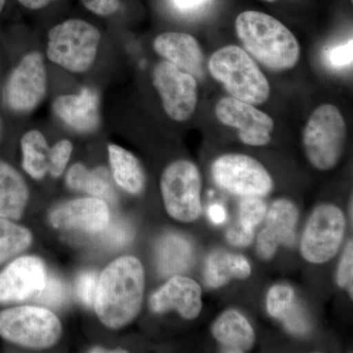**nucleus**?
I'll list each match as a JSON object with an SVG mask.
<instances>
[{"label":"nucleus","instance_id":"obj_1","mask_svg":"<svg viewBox=\"0 0 353 353\" xmlns=\"http://www.w3.org/2000/svg\"><path fill=\"white\" fill-rule=\"evenodd\" d=\"M145 292V271L134 256L116 259L97 282L94 307L105 326L119 329L138 316Z\"/></svg>","mask_w":353,"mask_h":353},{"label":"nucleus","instance_id":"obj_2","mask_svg":"<svg viewBox=\"0 0 353 353\" xmlns=\"http://www.w3.org/2000/svg\"><path fill=\"white\" fill-rule=\"evenodd\" d=\"M236 32L246 52L274 71L294 68L301 50L294 34L273 16L248 10L236 17Z\"/></svg>","mask_w":353,"mask_h":353},{"label":"nucleus","instance_id":"obj_3","mask_svg":"<svg viewBox=\"0 0 353 353\" xmlns=\"http://www.w3.org/2000/svg\"><path fill=\"white\" fill-rule=\"evenodd\" d=\"M211 77L234 99L259 105L268 101L270 83L254 59L238 46H226L209 58Z\"/></svg>","mask_w":353,"mask_h":353},{"label":"nucleus","instance_id":"obj_4","mask_svg":"<svg viewBox=\"0 0 353 353\" xmlns=\"http://www.w3.org/2000/svg\"><path fill=\"white\" fill-rule=\"evenodd\" d=\"M347 139V126L340 109L324 103L313 111L303 132L304 152L319 171H330L340 163Z\"/></svg>","mask_w":353,"mask_h":353},{"label":"nucleus","instance_id":"obj_5","mask_svg":"<svg viewBox=\"0 0 353 353\" xmlns=\"http://www.w3.org/2000/svg\"><path fill=\"white\" fill-rule=\"evenodd\" d=\"M101 34L80 19L65 21L48 32L46 55L53 63L72 73H83L94 63Z\"/></svg>","mask_w":353,"mask_h":353},{"label":"nucleus","instance_id":"obj_6","mask_svg":"<svg viewBox=\"0 0 353 353\" xmlns=\"http://www.w3.org/2000/svg\"><path fill=\"white\" fill-rule=\"evenodd\" d=\"M162 196L167 213L180 222L190 223L201 214V172L189 160L167 166L161 176Z\"/></svg>","mask_w":353,"mask_h":353},{"label":"nucleus","instance_id":"obj_7","mask_svg":"<svg viewBox=\"0 0 353 353\" xmlns=\"http://www.w3.org/2000/svg\"><path fill=\"white\" fill-rule=\"evenodd\" d=\"M61 332L59 319L48 309L22 306L0 313V336L25 347H50Z\"/></svg>","mask_w":353,"mask_h":353},{"label":"nucleus","instance_id":"obj_8","mask_svg":"<svg viewBox=\"0 0 353 353\" xmlns=\"http://www.w3.org/2000/svg\"><path fill=\"white\" fill-rule=\"evenodd\" d=\"M211 172L218 187L236 196L262 197L273 190L269 172L259 160L248 155H222L214 160Z\"/></svg>","mask_w":353,"mask_h":353},{"label":"nucleus","instance_id":"obj_9","mask_svg":"<svg viewBox=\"0 0 353 353\" xmlns=\"http://www.w3.org/2000/svg\"><path fill=\"white\" fill-rule=\"evenodd\" d=\"M343 211L334 204H321L313 210L301 243V253L306 261L323 264L340 250L345 232Z\"/></svg>","mask_w":353,"mask_h":353},{"label":"nucleus","instance_id":"obj_10","mask_svg":"<svg viewBox=\"0 0 353 353\" xmlns=\"http://www.w3.org/2000/svg\"><path fill=\"white\" fill-rule=\"evenodd\" d=\"M152 83L172 120L185 122L192 117L199 102V88L194 76L164 60L153 69Z\"/></svg>","mask_w":353,"mask_h":353},{"label":"nucleus","instance_id":"obj_11","mask_svg":"<svg viewBox=\"0 0 353 353\" xmlns=\"http://www.w3.org/2000/svg\"><path fill=\"white\" fill-rule=\"evenodd\" d=\"M48 75L43 55L28 53L13 70L4 88L7 105L15 112L27 113L37 108L46 97Z\"/></svg>","mask_w":353,"mask_h":353},{"label":"nucleus","instance_id":"obj_12","mask_svg":"<svg viewBox=\"0 0 353 353\" xmlns=\"http://www.w3.org/2000/svg\"><path fill=\"white\" fill-rule=\"evenodd\" d=\"M215 115L223 125L236 130L245 145L264 146L270 143L274 121L253 104L233 97H223L216 104Z\"/></svg>","mask_w":353,"mask_h":353},{"label":"nucleus","instance_id":"obj_13","mask_svg":"<svg viewBox=\"0 0 353 353\" xmlns=\"http://www.w3.org/2000/svg\"><path fill=\"white\" fill-rule=\"evenodd\" d=\"M266 217V226L257 238L256 252L261 259L270 260L279 245H292L296 241V228L299 213L296 204L289 199H278L272 204Z\"/></svg>","mask_w":353,"mask_h":353},{"label":"nucleus","instance_id":"obj_14","mask_svg":"<svg viewBox=\"0 0 353 353\" xmlns=\"http://www.w3.org/2000/svg\"><path fill=\"white\" fill-rule=\"evenodd\" d=\"M43 262L37 257H21L0 274V303L21 301L38 294L46 284Z\"/></svg>","mask_w":353,"mask_h":353},{"label":"nucleus","instance_id":"obj_15","mask_svg":"<svg viewBox=\"0 0 353 353\" xmlns=\"http://www.w3.org/2000/svg\"><path fill=\"white\" fill-rule=\"evenodd\" d=\"M150 308L154 313L174 309L185 319H196L202 309L201 285L192 279L174 276L150 296Z\"/></svg>","mask_w":353,"mask_h":353},{"label":"nucleus","instance_id":"obj_16","mask_svg":"<svg viewBox=\"0 0 353 353\" xmlns=\"http://www.w3.org/2000/svg\"><path fill=\"white\" fill-rule=\"evenodd\" d=\"M50 221L61 229L99 234L108 226L109 210L105 202L97 197L75 199L55 209Z\"/></svg>","mask_w":353,"mask_h":353},{"label":"nucleus","instance_id":"obj_17","mask_svg":"<svg viewBox=\"0 0 353 353\" xmlns=\"http://www.w3.org/2000/svg\"><path fill=\"white\" fill-rule=\"evenodd\" d=\"M153 50L166 61L196 79L205 74V58L199 41L187 32H163L153 41Z\"/></svg>","mask_w":353,"mask_h":353},{"label":"nucleus","instance_id":"obj_18","mask_svg":"<svg viewBox=\"0 0 353 353\" xmlns=\"http://www.w3.org/2000/svg\"><path fill=\"white\" fill-rule=\"evenodd\" d=\"M99 97L90 88L79 94L61 95L53 102V110L60 120L75 131L88 132L99 124Z\"/></svg>","mask_w":353,"mask_h":353},{"label":"nucleus","instance_id":"obj_19","mask_svg":"<svg viewBox=\"0 0 353 353\" xmlns=\"http://www.w3.org/2000/svg\"><path fill=\"white\" fill-rule=\"evenodd\" d=\"M211 332L225 352H248L254 345L255 334L252 325L234 309L223 312L213 323Z\"/></svg>","mask_w":353,"mask_h":353},{"label":"nucleus","instance_id":"obj_20","mask_svg":"<svg viewBox=\"0 0 353 353\" xmlns=\"http://www.w3.org/2000/svg\"><path fill=\"white\" fill-rule=\"evenodd\" d=\"M250 274L252 267L243 255L215 252L206 260L204 282L211 289H218L233 279L245 280Z\"/></svg>","mask_w":353,"mask_h":353},{"label":"nucleus","instance_id":"obj_21","mask_svg":"<svg viewBox=\"0 0 353 353\" xmlns=\"http://www.w3.org/2000/svg\"><path fill=\"white\" fill-rule=\"evenodd\" d=\"M27 185L13 167L0 160V217L20 219L27 204Z\"/></svg>","mask_w":353,"mask_h":353},{"label":"nucleus","instance_id":"obj_22","mask_svg":"<svg viewBox=\"0 0 353 353\" xmlns=\"http://www.w3.org/2000/svg\"><path fill=\"white\" fill-rule=\"evenodd\" d=\"M108 152L116 183L130 194H139L145 188V176L138 158L116 145H109Z\"/></svg>","mask_w":353,"mask_h":353},{"label":"nucleus","instance_id":"obj_23","mask_svg":"<svg viewBox=\"0 0 353 353\" xmlns=\"http://www.w3.org/2000/svg\"><path fill=\"white\" fill-rule=\"evenodd\" d=\"M192 255L194 250L187 239L180 234H166L157 246L158 269L164 276L181 273L192 263Z\"/></svg>","mask_w":353,"mask_h":353},{"label":"nucleus","instance_id":"obj_24","mask_svg":"<svg viewBox=\"0 0 353 353\" xmlns=\"http://www.w3.org/2000/svg\"><path fill=\"white\" fill-rule=\"evenodd\" d=\"M66 183L71 189L83 190L102 201L113 202L117 199L108 171L104 168L90 171L82 164H75L67 174Z\"/></svg>","mask_w":353,"mask_h":353},{"label":"nucleus","instance_id":"obj_25","mask_svg":"<svg viewBox=\"0 0 353 353\" xmlns=\"http://www.w3.org/2000/svg\"><path fill=\"white\" fill-rule=\"evenodd\" d=\"M23 152V168L34 179H43L50 168V150L43 134L30 131L21 141Z\"/></svg>","mask_w":353,"mask_h":353},{"label":"nucleus","instance_id":"obj_26","mask_svg":"<svg viewBox=\"0 0 353 353\" xmlns=\"http://www.w3.org/2000/svg\"><path fill=\"white\" fill-rule=\"evenodd\" d=\"M31 243L29 230L0 217V262L26 250Z\"/></svg>","mask_w":353,"mask_h":353},{"label":"nucleus","instance_id":"obj_27","mask_svg":"<svg viewBox=\"0 0 353 353\" xmlns=\"http://www.w3.org/2000/svg\"><path fill=\"white\" fill-rule=\"evenodd\" d=\"M294 292L288 285H273L267 294L266 306L269 314L282 319L294 304Z\"/></svg>","mask_w":353,"mask_h":353},{"label":"nucleus","instance_id":"obj_28","mask_svg":"<svg viewBox=\"0 0 353 353\" xmlns=\"http://www.w3.org/2000/svg\"><path fill=\"white\" fill-rule=\"evenodd\" d=\"M69 296L68 287L55 276L46 277V284L36 296V301L43 305L57 308L64 304Z\"/></svg>","mask_w":353,"mask_h":353},{"label":"nucleus","instance_id":"obj_29","mask_svg":"<svg viewBox=\"0 0 353 353\" xmlns=\"http://www.w3.org/2000/svg\"><path fill=\"white\" fill-rule=\"evenodd\" d=\"M266 204L257 196H243L240 205V225L248 231H254L266 216Z\"/></svg>","mask_w":353,"mask_h":353},{"label":"nucleus","instance_id":"obj_30","mask_svg":"<svg viewBox=\"0 0 353 353\" xmlns=\"http://www.w3.org/2000/svg\"><path fill=\"white\" fill-rule=\"evenodd\" d=\"M101 234L102 243L110 248H122L134 239V230L131 225L122 219L114 220Z\"/></svg>","mask_w":353,"mask_h":353},{"label":"nucleus","instance_id":"obj_31","mask_svg":"<svg viewBox=\"0 0 353 353\" xmlns=\"http://www.w3.org/2000/svg\"><path fill=\"white\" fill-rule=\"evenodd\" d=\"M336 284L341 289H345L350 296H353V243L348 241L343 250L338 271H336Z\"/></svg>","mask_w":353,"mask_h":353},{"label":"nucleus","instance_id":"obj_32","mask_svg":"<svg viewBox=\"0 0 353 353\" xmlns=\"http://www.w3.org/2000/svg\"><path fill=\"white\" fill-rule=\"evenodd\" d=\"M72 150H73V145H72L71 141H67V139L58 141L57 145L50 148L48 171L51 176L62 175L68 164L70 157H71Z\"/></svg>","mask_w":353,"mask_h":353},{"label":"nucleus","instance_id":"obj_33","mask_svg":"<svg viewBox=\"0 0 353 353\" xmlns=\"http://www.w3.org/2000/svg\"><path fill=\"white\" fill-rule=\"evenodd\" d=\"M352 39L330 48L325 52L327 64L334 70L348 69L352 65Z\"/></svg>","mask_w":353,"mask_h":353},{"label":"nucleus","instance_id":"obj_34","mask_svg":"<svg viewBox=\"0 0 353 353\" xmlns=\"http://www.w3.org/2000/svg\"><path fill=\"white\" fill-rule=\"evenodd\" d=\"M97 282L99 278L95 272H85L77 281L76 289L79 299L88 307L94 303Z\"/></svg>","mask_w":353,"mask_h":353},{"label":"nucleus","instance_id":"obj_35","mask_svg":"<svg viewBox=\"0 0 353 353\" xmlns=\"http://www.w3.org/2000/svg\"><path fill=\"white\" fill-rule=\"evenodd\" d=\"M285 323V327L290 333L296 334H304L309 331V320L307 316L301 306L292 304L290 310L282 318Z\"/></svg>","mask_w":353,"mask_h":353},{"label":"nucleus","instance_id":"obj_36","mask_svg":"<svg viewBox=\"0 0 353 353\" xmlns=\"http://www.w3.org/2000/svg\"><path fill=\"white\" fill-rule=\"evenodd\" d=\"M90 12L99 16H110L117 12L120 0H81Z\"/></svg>","mask_w":353,"mask_h":353},{"label":"nucleus","instance_id":"obj_37","mask_svg":"<svg viewBox=\"0 0 353 353\" xmlns=\"http://www.w3.org/2000/svg\"><path fill=\"white\" fill-rule=\"evenodd\" d=\"M227 241L234 246H248L252 243L254 231H248L243 227H234L230 229L226 234Z\"/></svg>","mask_w":353,"mask_h":353},{"label":"nucleus","instance_id":"obj_38","mask_svg":"<svg viewBox=\"0 0 353 353\" xmlns=\"http://www.w3.org/2000/svg\"><path fill=\"white\" fill-rule=\"evenodd\" d=\"M174 6L183 13H192L208 6L210 0H172Z\"/></svg>","mask_w":353,"mask_h":353},{"label":"nucleus","instance_id":"obj_39","mask_svg":"<svg viewBox=\"0 0 353 353\" xmlns=\"http://www.w3.org/2000/svg\"><path fill=\"white\" fill-rule=\"evenodd\" d=\"M208 214L209 220L214 225H222L226 222V209L219 203L211 204L208 208Z\"/></svg>","mask_w":353,"mask_h":353},{"label":"nucleus","instance_id":"obj_40","mask_svg":"<svg viewBox=\"0 0 353 353\" xmlns=\"http://www.w3.org/2000/svg\"><path fill=\"white\" fill-rule=\"evenodd\" d=\"M20 4L26 7L28 9H32V10H38V9L43 8V7L48 6V4L51 3L55 0H18Z\"/></svg>","mask_w":353,"mask_h":353},{"label":"nucleus","instance_id":"obj_41","mask_svg":"<svg viewBox=\"0 0 353 353\" xmlns=\"http://www.w3.org/2000/svg\"><path fill=\"white\" fill-rule=\"evenodd\" d=\"M90 352H102V353H106V352H126V350H104V348H99V347H95V348H92V350H90Z\"/></svg>","mask_w":353,"mask_h":353},{"label":"nucleus","instance_id":"obj_42","mask_svg":"<svg viewBox=\"0 0 353 353\" xmlns=\"http://www.w3.org/2000/svg\"><path fill=\"white\" fill-rule=\"evenodd\" d=\"M6 0H0V13H1L2 9L6 6Z\"/></svg>","mask_w":353,"mask_h":353},{"label":"nucleus","instance_id":"obj_43","mask_svg":"<svg viewBox=\"0 0 353 353\" xmlns=\"http://www.w3.org/2000/svg\"><path fill=\"white\" fill-rule=\"evenodd\" d=\"M264 1H267V2H274V1H276V0H264Z\"/></svg>","mask_w":353,"mask_h":353}]
</instances>
